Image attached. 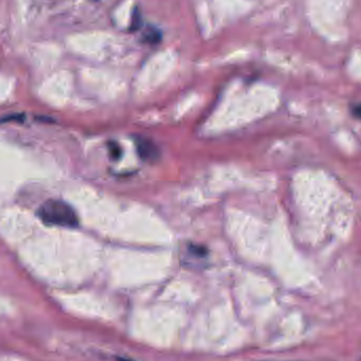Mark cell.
<instances>
[{
  "label": "cell",
  "instance_id": "obj_1",
  "mask_svg": "<svg viewBox=\"0 0 361 361\" xmlns=\"http://www.w3.org/2000/svg\"><path fill=\"white\" fill-rule=\"evenodd\" d=\"M38 216L49 225L70 228L78 225V218L74 209L59 200H48L44 203L38 210Z\"/></svg>",
  "mask_w": 361,
  "mask_h": 361
},
{
  "label": "cell",
  "instance_id": "obj_2",
  "mask_svg": "<svg viewBox=\"0 0 361 361\" xmlns=\"http://www.w3.org/2000/svg\"><path fill=\"white\" fill-rule=\"evenodd\" d=\"M136 148L140 156L147 162H154L159 156L156 146L149 140L138 139L136 140Z\"/></svg>",
  "mask_w": 361,
  "mask_h": 361
},
{
  "label": "cell",
  "instance_id": "obj_3",
  "mask_svg": "<svg viewBox=\"0 0 361 361\" xmlns=\"http://www.w3.org/2000/svg\"><path fill=\"white\" fill-rule=\"evenodd\" d=\"M353 113L358 116L359 118H361V106H357L353 109Z\"/></svg>",
  "mask_w": 361,
  "mask_h": 361
}]
</instances>
